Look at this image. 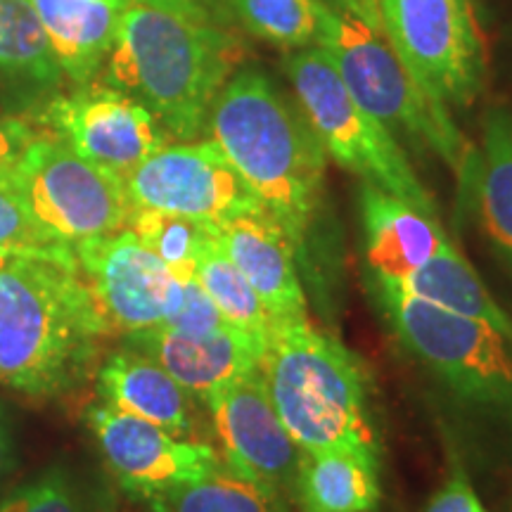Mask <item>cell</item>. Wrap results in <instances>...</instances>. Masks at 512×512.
Masks as SVG:
<instances>
[{"label": "cell", "mask_w": 512, "mask_h": 512, "mask_svg": "<svg viewBox=\"0 0 512 512\" xmlns=\"http://www.w3.org/2000/svg\"><path fill=\"white\" fill-rule=\"evenodd\" d=\"M10 259H12V256H3V254H0V268H3L5 264H8Z\"/></svg>", "instance_id": "obj_37"}, {"label": "cell", "mask_w": 512, "mask_h": 512, "mask_svg": "<svg viewBox=\"0 0 512 512\" xmlns=\"http://www.w3.org/2000/svg\"><path fill=\"white\" fill-rule=\"evenodd\" d=\"M316 48L323 50L339 79L368 114L392 136L430 150L453 171L460 195L470 188L477 164V147L463 136L444 102L432 98L384 34L361 17L320 0V27Z\"/></svg>", "instance_id": "obj_6"}, {"label": "cell", "mask_w": 512, "mask_h": 512, "mask_svg": "<svg viewBox=\"0 0 512 512\" xmlns=\"http://www.w3.org/2000/svg\"><path fill=\"white\" fill-rule=\"evenodd\" d=\"M124 347L159 363L192 399H207L228 382L261 368L266 344L247 332L226 328L209 337H188L152 328L124 337Z\"/></svg>", "instance_id": "obj_16"}, {"label": "cell", "mask_w": 512, "mask_h": 512, "mask_svg": "<svg viewBox=\"0 0 512 512\" xmlns=\"http://www.w3.org/2000/svg\"><path fill=\"white\" fill-rule=\"evenodd\" d=\"M204 406L211 413L223 463L292 508L302 448L275 411L261 368L228 382Z\"/></svg>", "instance_id": "obj_12"}, {"label": "cell", "mask_w": 512, "mask_h": 512, "mask_svg": "<svg viewBox=\"0 0 512 512\" xmlns=\"http://www.w3.org/2000/svg\"><path fill=\"white\" fill-rule=\"evenodd\" d=\"M261 373L275 411L302 451L380 453L366 368L309 318L271 325Z\"/></svg>", "instance_id": "obj_5"}, {"label": "cell", "mask_w": 512, "mask_h": 512, "mask_svg": "<svg viewBox=\"0 0 512 512\" xmlns=\"http://www.w3.org/2000/svg\"><path fill=\"white\" fill-rule=\"evenodd\" d=\"M145 505L152 512H292L290 505L240 477L226 463Z\"/></svg>", "instance_id": "obj_24"}, {"label": "cell", "mask_w": 512, "mask_h": 512, "mask_svg": "<svg viewBox=\"0 0 512 512\" xmlns=\"http://www.w3.org/2000/svg\"><path fill=\"white\" fill-rule=\"evenodd\" d=\"M368 5H370V8H373V12H375V15H377V17H380V12H377V0H368Z\"/></svg>", "instance_id": "obj_36"}, {"label": "cell", "mask_w": 512, "mask_h": 512, "mask_svg": "<svg viewBox=\"0 0 512 512\" xmlns=\"http://www.w3.org/2000/svg\"><path fill=\"white\" fill-rule=\"evenodd\" d=\"M392 287L411 294L420 302L439 306V309L463 318L484 320V323L512 335V318L491 297L482 278L467 261V256L458 252L453 240H448L427 264L415 268L411 275H406Z\"/></svg>", "instance_id": "obj_22"}, {"label": "cell", "mask_w": 512, "mask_h": 512, "mask_svg": "<svg viewBox=\"0 0 512 512\" xmlns=\"http://www.w3.org/2000/svg\"><path fill=\"white\" fill-rule=\"evenodd\" d=\"M124 5L110 0H34L64 76L79 86L93 81L114 46Z\"/></svg>", "instance_id": "obj_20"}, {"label": "cell", "mask_w": 512, "mask_h": 512, "mask_svg": "<svg viewBox=\"0 0 512 512\" xmlns=\"http://www.w3.org/2000/svg\"><path fill=\"white\" fill-rule=\"evenodd\" d=\"M214 233V230H211ZM195 278L207 290V294L214 299L216 309L226 318L230 328L247 332L254 339L266 344L268 332H271V316L256 297L252 285L247 278L238 271V266L228 259L214 235L204 245L200 259L195 264Z\"/></svg>", "instance_id": "obj_25"}, {"label": "cell", "mask_w": 512, "mask_h": 512, "mask_svg": "<svg viewBox=\"0 0 512 512\" xmlns=\"http://www.w3.org/2000/svg\"><path fill=\"white\" fill-rule=\"evenodd\" d=\"M389 330L430 384L458 444L512 477V335L368 278Z\"/></svg>", "instance_id": "obj_1"}, {"label": "cell", "mask_w": 512, "mask_h": 512, "mask_svg": "<svg viewBox=\"0 0 512 512\" xmlns=\"http://www.w3.org/2000/svg\"><path fill=\"white\" fill-rule=\"evenodd\" d=\"M249 34L283 50L313 48L318 41L320 0H228Z\"/></svg>", "instance_id": "obj_26"}, {"label": "cell", "mask_w": 512, "mask_h": 512, "mask_svg": "<svg viewBox=\"0 0 512 512\" xmlns=\"http://www.w3.org/2000/svg\"><path fill=\"white\" fill-rule=\"evenodd\" d=\"M147 3L176 5V8L202 12V15H209V17H214V19H216V12H219V0H147Z\"/></svg>", "instance_id": "obj_35"}, {"label": "cell", "mask_w": 512, "mask_h": 512, "mask_svg": "<svg viewBox=\"0 0 512 512\" xmlns=\"http://www.w3.org/2000/svg\"><path fill=\"white\" fill-rule=\"evenodd\" d=\"M105 318L72 256H12L0 268V384L50 399L91 370Z\"/></svg>", "instance_id": "obj_4"}, {"label": "cell", "mask_w": 512, "mask_h": 512, "mask_svg": "<svg viewBox=\"0 0 512 512\" xmlns=\"http://www.w3.org/2000/svg\"><path fill=\"white\" fill-rule=\"evenodd\" d=\"M95 384L102 403L159 425L174 437L192 439L197 430V399L140 351L128 347L112 351L100 363Z\"/></svg>", "instance_id": "obj_18"}, {"label": "cell", "mask_w": 512, "mask_h": 512, "mask_svg": "<svg viewBox=\"0 0 512 512\" xmlns=\"http://www.w3.org/2000/svg\"><path fill=\"white\" fill-rule=\"evenodd\" d=\"M60 76L34 0H0V79L46 88Z\"/></svg>", "instance_id": "obj_23"}, {"label": "cell", "mask_w": 512, "mask_h": 512, "mask_svg": "<svg viewBox=\"0 0 512 512\" xmlns=\"http://www.w3.org/2000/svg\"><path fill=\"white\" fill-rule=\"evenodd\" d=\"M159 328L188 337H209L230 328L214 299L195 278V273H174L166 302L164 323Z\"/></svg>", "instance_id": "obj_30"}, {"label": "cell", "mask_w": 512, "mask_h": 512, "mask_svg": "<svg viewBox=\"0 0 512 512\" xmlns=\"http://www.w3.org/2000/svg\"><path fill=\"white\" fill-rule=\"evenodd\" d=\"M76 264L110 335H133L164 323L174 273L131 230L74 245Z\"/></svg>", "instance_id": "obj_14"}, {"label": "cell", "mask_w": 512, "mask_h": 512, "mask_svg": "<svg viewBox=\"0 0 512 512\" xmlns=\"http://www.w3.org/2000/svg\"><path fill=\"white\" fill-rule=\"evenodd\" d=\"M41 121L76 155L119 178L169 145V133L152 112L107 83H83L79 91L57 95Z\"/></svg>", "instance_id": "obj_13"}, {"label": "cell", "mask_w": 512, "mask_h": 512, "mask_svg": "<svg viewBox=\"0 0 512 512\" xmlns=\"http://www.w3.org/2000/svg\"><path fill=\"white\" fill-rule=\"evenodd\" d=\"M86 425L114 482L143 505L207 477L223 463L214 446L174 437L159 425L102 401L88 408Z\"/></svg>", "instance_id": "obj_11"}, {"label": "cell", "mask_w": 512, "mask_h": 512, "mask_svg": "<svg viewBox=\"0 0 512 512\" xmlns=\"http://www.w3.org/2000/svg\"><path fill=\"white\" fill-rule=\"evenodd\" d=\"M10 188L29 214L67 245L126 230L133 214L124 178L79 157L48 131L24 150Z\"/></svg>", "instance_id": "obj_8"}, {"label": "cell", "mask_w": 512, "mask_h": 512, "mask_svg": "<svg viewBox=\"0 0 512 512\" xmlns=\"http://www.w3.org/2000/svg\"><path fill=\"white\" fill-rule=\"evenodd\" d=\"M382 34L413 79L446 107L486 86V46L472 0H377Z\"/></svg>", "instance_id": "obj_9"}, {"label": "cell", "mask_w": 512, "mask_h": 512, "mask_svg": "<svg viewBox=\"0 0 512 512\" xmlns=\"http://www.w3.org/2000/svg\"><path fill=\"white\" fill-rule=\"evenodd\" d=\"M128 230L159 256L171 273H195L197 259L214 235L211 226L155 209H133Z\"/></svg>", "instance_id": "obj_27"}, {"label": "cell", "mask_w": 512, "mask_h": 512, "mask_svg": "<svg viewBox=\"0 0 512 512\" xmlns=\"http://www.w3.org/2000/svg\"><path fill=\"white\" fill-rule=\"evenodd\" d=\"M124 185L133 209L166 211L211 228L264 209L211 140L164 145L138 164Z\"/></svg>", "instance_id": "obj_10"}, {"label": "cell", "mask_w": 512, "mask_h": 512, "mask_svg": "<svg viewBox=\"0 0 512 512\" xmlns=\"http://www.w3.org/2000/svg\"><path fill=\"white\" fill-rule=\"evenodd\" d=\"M425 512H489V510H486L484 503L479 501L465 465L460 463V460H453L446 482L434 491L430 503L425 505Z\"/></svg>", "instance_id": "obj_31"}, {"label": "cell", "mask_w": 512, "mask_h": 512, "mask_svg": "<svg viewBox=\"0 0 512 512\" xmlns=\"http://www.w3.org/2000/svg\"><path fill=\"white\" fill-rule=\"evenodd\" d=\"M242 48L219 19L176 5L126 0L105 83L152 112L171 138H200Z\"/></svg>", "instance_id": "obj_2"}, {"label": "cell", "mask_w": 512, "mask_h": 512, "mask_svg": "<svg viewBox=\"0 0 512 512\" xmlns=\"http://www.w3.org/2000/svg\"><path fill=\"white\" fill-rule=\"evenodd\" d=\"M0 254L3 256H72L74 245L60 242L38 223L17 192L0 183Z\"/></svg>", "instance_id": "obj_29"}, {"label": "cell", "mask_w": 512, "mask_h": 512, "mask_svg": "<svg viewBox=\"0 0 512 512\" xmlns=\"http://www.w3.org/2000/svg\"><path fill=\"white\" fill-rule=\"evenodd\" d=\"M207 131L302 259L323 202L328 155L297 102L259 69H240L216 95Z\"/></svg>", "instance_id": "obj_3"}, {"label": "cell", "mask_w": 512, "mask_h": 512, "mask_svg": "<svg viewBox=\"0 0 512 512\" xmlns=\"http://www.w3.org/2000/svg\"><path fill=\"white\" fill-rule=\"evenodd\" d=\"M285 72L294 102L325 155L363 183H373L411 207L439 216L434 197L415 174L399 140L358 105L323 50L316 46L292 50L285 57Z\"/></svg>", "instance_id": "obj_7"}, {"label": "cell", "mask_w": 512, "mask_h": 512, "mask_svg": "<svg viewBox=\"0 0 512 512\" xmlns=\"http://www.w3.org/2000/svg\"><path fill=\"white\" fill-rule=\"evenodd\" d=\"M465 200L477 207L486 245L512 275V110L491 105L484 114L482 147Z\"/></svg>", "instance_id": "obj_21"}, {"label": "cell", "mask_w": 512, "mask_h": 512, "mask_svg": "<svg viewBox=\"0 0 512 512\" xmlns=\"http://www.w3.org/2000/svg\"><path fill=\"white\" fill-rule=\"evenodd\" d=\"M110 3H117V5H124L126 0H110Z\"/></svg>", "instance_id": "obj_38"}, {"label": "cell", "mask_w": 512, "mask_h": 512, "mask_svg": "<svg viewBox=\"0 0 512 512\" xmlns=\"http://www.w3.org/2000/svg\"><path fill=\"white\" fill-rule=\"evenodd\" d=\"M0 512H110L67 465L57 463L0 501Z\"/></svg>", "instance_id": "obj_28"}, {"label": "cell", "mask_w": 512, "mask_h": 512, "mask_svg": "<svg viewBox=\"0 0 512 512\" xmlns=\"http://www.w3.org/2000/svg\"><path fill=\"white\" fill-rule=\"evenodd\" d=\"M358 204L366 238L368 278L380 283H399L451 240L441 228L439 216L425 214L373 183H361Z\"/></svg>", "instance_id": "obj_17"}, {"label": "cell", "mask_w": 512, "mask_h": 512, "mask_svg": "<svg viewBox=\"0 0 512 512\" xmlns=\"http://www.w3.org/2000/svg\"><path fill=\"white\" fill-rule=\"evenodd\" d=\"M332 5H337V8L351 12V15L361 17L363 22L370 24V27H373L375 31H380V34H382L380 17H377L375 12H373V8H370L368 0H332Z\"/></svg>", "instance_id": "obj_34"}, {"label": "cell", "mask_w": 512, "mask_h": 512, "mask_svg": "<svg viewBox=\"0 0 512 512\" xmlns=\"http://www.w3.org/2000/svg\"><path fill=\"white\" fill-rule=\"evenodd\" d=\"M17 467V441H15V425L8 403L0 396V484L12 475Z\"/></svg>", "instance_id": "obj_33"}, {"label": "cell", "mask_w": 512, "mask_h": 512, "mask_svg": "<svg viewBox=\"0 0 512 512\" xmlns=\"http://www.w3.org/2000/svg\"><path fill=\"white\" fill-rule=\"evenodd\" d=\"M228 259L252 285L271 323L309 318L292 240L266 209H252L211 228Z\"/></svg>", "instance_id": "obj_15"}, {"label": "cell", "mask_w": 512, "mask_h": 512, "mask_svg": "<svg viewBox=\"0 0 512 512\" xmlns=\"http://www.w3.org/2000/svg\"><path fill=\"white\" fill-rule=\"evenodd\" d=\"M380 503V453L302 451L292 501L299 512H377Z\"/></svg>", "instance_id": "obj_19"}, {"label": "cell", "mask_w": 512, "mask_h": 512, "mask_svg": "<svg viewBox=\"0 0 512 512\" xmlns=\"http://www.w3.org/2000/svg\"><path fill=\"white\" fill-rule=\"evenodd\" d=\"M38 133L22 119H0V183H8Z\"/></svg>", "instance_id": "obj_32"}]
</instances>
